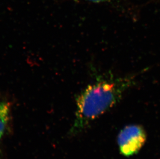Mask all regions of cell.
<instances>
[{"mask_svg":"<svg viewBox=\"0 0 160 159\" xmlns=\"http://www.w3.org/2000/svg\"><path fill=\"white\" fill-rule=\"evenodd\" d=\"M139 75L115 76L110 73L99 75L77 98L71 133L81 132L92 121L115 107L124 94L136 85Z\"/></svg>","mask_w":160,"mask_h":159,"instance_id":"obj_1","label":"cell"},{"mask_svg":"<svg viewBox=\"0 0 160 159\" xmlns=\"http://www.w3.org/2000/svg\"><path fill=\"white\" fill-rule=\"evenodd\" d=\"M146 138V133L141 126H127L121 130L118 136L120 153L125 157L136 154L144 145Z\"/></svg>","mask_w":160,"mask_h":159,"instance_id":"obj_2","label":"cell"},{"mask_svg":"<svg viewBox=\"0 0 160 159\" xmlns=\"http://www.w3.org/2000/svg\"><path fill=\"white\" fill-rule=\"evenodd\" d=\"M10 107L7 102H0V141L3 137L9 119Z\"/></svg>","mask_w":160,"mask_h":159,"instance_id":"obj_3","label":"cell"},{"mask_svg":"<svg viewBox=\"0 0 160 159\" xmlns=\"http://www.w3.org/2000/svg\"><path fill=\"white\" fill-rule=\"evenodd\" d=\"M89 1L92 2L94 3H101V2H104L108 1L109 0H87Z\"/></svg>","mask_w":160,"mask_h":159,"instance_id":"obj_4","label":"cell"}]
</instances>
